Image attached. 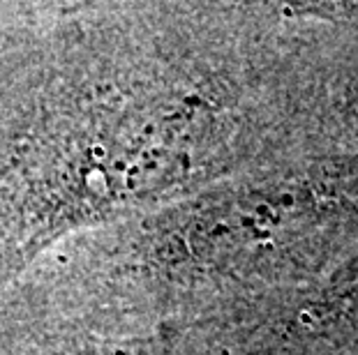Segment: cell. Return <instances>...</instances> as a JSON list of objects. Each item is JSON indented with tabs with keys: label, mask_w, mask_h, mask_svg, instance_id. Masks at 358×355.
<instances>
[{
	"label": "cell",
	"mask_w": 358,
	"mask_h": 355,
	"mask_svg": "<svg viewBox=\"0 0 358 355\" xmlns=\"http://www.w3.org/2000/svg\"><path fill=\"white\" fill-rule=\"evenodd\" d=\"M220 321H162L123 335L81 332L60 355H241L224 339Z\"/></svg>",
	"instance_id": "obj_3"
},
{
	"label": "cell",
	"mask_w": 358,
	"mask_h": 355,
	"mask_svg": "<svg viewBox=\"0 0 358 355\" xmlns=\"http://www.w3.org/2000/svg\"><path fill=\"white\" fill-rule=\"evenodd\" d=\"M289 5H189L146 54L74 58L0 130V273L312 143Z\"/></svg>",
	"instance_id": "obj_1"
},
{
	"label": "cell",
	"mask_w": 358,
	"mask_h": 355,
	"mask_svg": "<svg viewBox=\"0 0 358 355\" xmlns=\"http://www.w3.org/2000/svg\"><path fill=\"white\" fill-rule=\"evenodd\" d=\"M358 254V150L308 148L123 222L111 282L166 321L282 312Z\"/></svg>",
	"instance_id": "obj_2"
},
{
	"label": "cell",
	"mask_w": 358,
	"mask_h": 355,
	"mask_svg": "<svg viewBox=\"0 0 358 355\" xmlns=\"http://www.w3.org/2000/svg\"><path fill=\"white\" fill-rule=\"evenodd\" d=\"M285 339H340L358 337V254L306 298L292 302L266 323Z\"/></svg>",
	"instance_id": "obj_4"
},
{
	"label": "cell",
	"mask_w": 358,
	"mask_h": 355,
	"mask_svg": "<svg viewBox=\"0 0 358 355\" xmlns=\"http://www.w3.org/2000/svg\"><path fill=\"white\" fill-rule=\"evenodd\" d=\"M312 148L358 150V58L333 74L312 134Z\"/></svg>",
	"instance_id": "obj_5"
}]
</instances>
